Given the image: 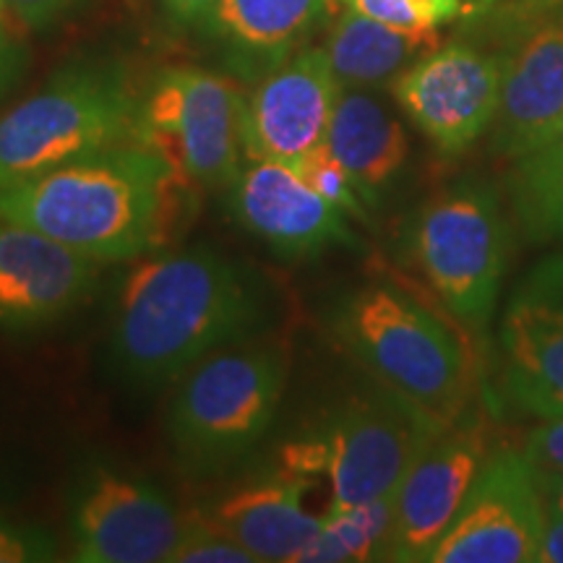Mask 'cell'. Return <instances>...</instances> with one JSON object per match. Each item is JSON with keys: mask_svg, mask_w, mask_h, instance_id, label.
Masks as SVG:
<instances>
[{"mask_svg": "<svg viewBox=\"0 0 563 563\" xmlns=\"http://www.w3.org/2000/svg\"><path fill=\"white\" fill-rule=\"evenodd\" d=\"M329 329L373 384L441 426L477 397L481 363L470 329L402 282L376 279L352 290L334 308Z\"/></svg>", "mask_w": 563, "mask_h": 563, "instance_id": "obj_3", "label": "cell"}, {"mask_svg": "<svg viewBox=\"0 0 563 563\" xmlns=\"http://www.w3.org/2000/svg\"><path fill=\"white\" fill-rule=\"evenodd\" d=\"M347 9L363 13L373 21H382V24L397 26V30L407 32H426V30H439L422 21V16L415 9L412 0H344Z\"/></svg>", "mask_w": 563, "mask_h": 563, "instance_id": "obj_29", "label": "cell"}, {"mask_svg": "<svg viewBox=\"0 0 563 563\" xmlns=\"http://www.w3.org/2000/svg\"><path fill=\"white\" fill-rule=\"evenodd\" d=\"M439 45V30H397L347 9L332 26L327 55L342 89H368L394 81Z\"/></svg>", "mask_w": 563, "mask_h": 563, "instance_id": "obj_21", "label": "cell"}, {"mask_svg": "<svg viewBox=\"0 0 563 563\" xmlns=\"http://www.w3.org/2000/svg\"><path fill=\"white\" fill-rule=\"evenodd\" d=\"M167 563H256V559L211 522L209 514H188L186 532Z\"/></svg>", "mask_w": 563, "mask_h": 563, "instance_id": "obj_25", "label": "cell"}, {"mask_svg": "<svg viewBox=\"0 0 563 563\" xmlns=\"http://www.w3.org/2000/svg\"><path fill=\"white\" fill-rule=\"evenodd\" d=\"M170 16L180 24H207V19L214 11L220 0H162Z\"/></svg>", "mask_w": 563, "mask_h": 563, "instance_id": "obj_33", "label": "cell"}, {"mask_svg": "<svg viewBox=\"0 0 563 563\" xmlns=\"http://www.w3.org/2000/svg\"><path fill=\"white\" fill-rule=\"evenodd\" d=\"M5 3L26 26L42 30V26L60 19L70 5H76V0H5Z\"/></svg>", "mask_w": 563, "mask_h": 563, "instance_id": "obj_30", "label": "cell"}, {"mask_svg": "<svg viewBox=\"0 0 563 563\" xmlns=\"http://www.w3.org/2000/svg\"><path fill=\"white\" fill-rule=\"evenodd\" d=\"M493 449L496 431L488 407L475 397L460 418L435 433L394 490L389 561H431Z\"/></svg>", "mask_w": 563, "mask_h": 563, "instance_id": "obj_9", "label": "cell"}, {"mask_svg": "<svg viewBox=\"0 0 563 563\" xmlns=\"http://www.w3.org/2000/svg\"><path fill=\"white\" fill-rule=\"evenodd\" d=\"M553 141H555V144H563V123L559 125V131H555V133H553V139H551V141H548V144H553Z\"/></svg>", "mask_w": 563, "mask_h": 563, "instance_id": "obj_37", "label": "cell"}, {"mask_svg": "<svg viewBox=\"0 0 563 563\" xmlns=\"http://www.w3.org/2000/svg\"><path fill=\"white\" fill-rule=\"evenodd\" d=\"M490 3L493 0H462V16L475 21L477 16H483V13L490 9Z\"/></svg>", "mask_w": 563, "mask_h": 563, "instance_id": "obj_36", "label": "cell"}, {"mask_svg": "<svg viewBox=\"0 0 563 563\" xmlns=\"http://www.w3.org/2000/svg\"><path fill=\"white\" fill-rule=\"evenodd\" d=\"M506 188L527 241H563V144L553 141L514 159Z\"/></svg>", "mask_w": 563, "mask_h": 563, "instance_id": "obj_22", "label": "cell"}, {"mask_svg": "<svg viewBox=\"0 0 563 563\" xmlns=\"http://www.w3.org/2000/svg\"><path fill=\"white\" fill-rule=\"evenodd\" d=\"M100 266L45 232L0 220V329L34 332L60 321L89 298Z\"/></svg>", "mask_w": 563, "mask_h": 563, "instance_id": "obj_17", "label": "cell"}, {"mask_svg": "<svg viewBox=\"0 0 563 563\" xmlns=\"http://www.w3.org/2000/svg\"><path fill=\"white\" fill-rule=\"evenodd\" d=\"M545 504L519 449H493L431 563H538Z\"/></svg>", "mask_w": 563, "mask_h": 563, "instance_id": "obj_11", "label": "cell"}, {"mask_svg": "<svg viewBox=\"0 0 563 563\" xmlns=\"http://www.w3.org/2000/svg\"><path fill=\"white\" fill-rule=\"evenodd\" d=\"M302 496L306 477L285 473L230 493L207 514L256 563H295L327 522V514L308 511Z\"/></svg>", "mask_w": 563, "mask_h": 563, "instance_id": "obj_18", "label": "cell"}, {"mask_svg": "<svg viewBox=\"0 0 563 563\" xmlns=\"http://www.w3.org/2000/svg\"><path fill=\"white\" fill-rule=\"evenodd\" d=\"M141 139V97L118 66L60 70L0 115V188Z\"/></svg>", "mask_w": 563, "mask_h": 563, "instance_id": "obj_4", "label": "cell"}, {"mask_svg": "<svg viewBox=\"0 0 563 563\" xmlns=\"http://www.w3.org/2000/svg\"><path fill=\"white\" fill-rule=\"evenodd\" d=\"M329 0H220L203 30L249 66L272 70L327 13Z\"/></svg>", "mask_w": 563, "mask_h": 563, "instance_id": "obj_20", "label": "cell"}, {"mask_svg": "<svg viewBox=\"0 0 563 563\" xmlns=\"http://www.w3.org/2000/svg\"><path fill=\"white\" fill-rule=\"evenodd\" d=\"M501 51L449 42L402 70L391 91L435 150L462 154L490 131L501 102Z\"/></svg>", "mask_w": 563, "mask_h": 563, "instance_id": "obj_10", "label": "cell"}, {"mask_svg": "<svg viewBox=\"0 0 563 563\" xmlns=\"http://www.w3.org/2000/svg\"><path fill=\"white\" fill-rule=\"evenodd\" d=\"M538 563H563V511L545 506Z\"/></svg>", "mask_w": 563, "mask_h": 563, "instance_id": "obj_31", "label": "cell"}, {"mask_svg": "<svg viewBox=\"0 0 563 563\" xmlns=\"http://www.w3.org/2000/svg\"><path fill=\"white\" fill-rule=\"evenodd\" d=\"M292 167L300 173V178L306 180L308 186L316 188V191L323 196V199L336 203L344 214L361 217L363 220L368 199H365L361 186L352 180V175L334 159V154L327 150V144L316 146L313 152L300 157Z\"/></svg>", "mask_w": 563, "mask_h": 563, "instance_id": "obj_24", "label": "cell"}, {"mask_svg": "<svg viewBox=\"0 0 563 563\" xmlns=\"http://www.w3.org/2000/svg\"><path fill=\"white\" fill-rule=\"evenodd\" d=\"M24 70V51L13 37L0 26V97L9 91Z\"/></svg>", "mask_w": 563, "mask_h": 563, "instance_id": "obj_32", "label": "cell"}, {"mask_svg": "<svg viewBox=\"0 0 563 563\" xmlns=\"http://www.w3.org/2000/svg\"><path fill=\"white\" fill-rule=\"evenodd\" d=\"M290 361L279 342L232 344L180 378L170 410L175 452L196 473H214L251 452L285 397Z\"/></svg>", "mask_w": 563, "mask_h": 563, "instance_id": "obj_6", "label": "cell"}, {"mask_svg": "<svg viewBox=\"0 0 563 563\" xmlns=\"http://www.w3.org/2000/svg\"><path fill=\"white\" fill-rule=\"evenodd\" d=\"M228 194L238 224L282 258H311L332 245H355L347 214L285 162L245 159Z\"/></svg>", "mask_w": 563, "mask_h": 563, "instance_id": "obj_16", "label": "cell"}, {"mask_svg": "<svg viewBox=\"0 0 563 563\" xmlns=\"http://www.w3.org/2000/svg\"><path fill=\"white\" fill-rule=\"evenodd\" d=\"M498 350L506 399L534 418H563V253L534 264L511 292Z\"/></svg>", "mask_w": 563, "mask_h": 563, "instance_id": "obj_13", "label": "cell"}, {"mask_svg": "<svg viewBox=\"0 0 563 563\" xmlns=\"http://www.w3.org/2000/svg\"><path fill=\"white\" fill-rule=\"evenodd\" d=\"M553 11H563V0H493L490 9L475 21L483 24V32L498 45L517 26Z\"/></svg>", "mask_w": 563, "mask_h": 563, "instance_id": "obj_27", "label": "cell"}, {"mask_svg": "<svg viewBox=\"0 0 563 563\" xmlns=\"http://www.w3.org/2000/svg\"><path fill=\"white\" fill-rule=\"evenodd\" d=\"M394 532V493L344 511L327 514L321 532L295 563L389 561Z\"/></svg>", "mask_w": 563, "mask_h": 563, "instance_id": "obj_23", "label": "cell"}, {"mask_svg": "<svg viewBox=\"0 0 563 563\" xmlns=\"http://www.w3.org/2000/svg\"><path fill=\"white\" fill-rule=\"evenodd\" d=\"M532 473L543 504L563 511V473H548V470H532Z\"/></svg>", "mask_w": 563, "mask_h": 563, "instance_id": "obj_35", "label": "cell"}, {"mask_svg": "<svg viewBox=\"0 0 563 563\" xmlns=\"http://www.w3.org/2000/svg\"><path fill=\"white\" fill-rule=\"evenodd\" d=\"M422 21L431 26H441L462 16V0H412Z\"/></svg>", "mask_w": 563, "mask_h": 563, "instance_id": "obj_34", "label": "cell"}, {"mask_svg": "<svg viewBox=\"0 0 563 563\" xmlns=\"http://www.w3.org/2000/svg\"><path fill=\"white\" fill-rule=\"evenodd\" d=\"M498 51L504 79L490 146L514 162L548 144L563 123V11L517 26Z\"/></svg>", "mask_w": 563, "mask_h": 563, "instance_id": "obj_15", "label": "cell"}, {"mask_svg": "<svg viewBox=\"0 0 563 563\" xmlns=\"http://www.w3.org/2000/svg\"><path fill=\"white\" fill-rule=\"evenodd\" d=\"M180 170L136 139L0 188V220L45 232L100 264L141 258L162 243Z\"/></svg>", "mask_w": 563, "mask_h": 563, "instance_id": "obj_2", "label": "cell"}, {"mask_svg": "<svg viewBox=\"0 0 563 563\" xmlns=\"http://www.w3.org/2000/svg\"><path fill=\"white\" fill-rule=\"evenodd\" d=\"M323 144L361 186L368 203H376L378 191L397 178L410 157L402 123L365 89H342Z\"/></svg>", "mask_w": 563, "mask_h": 563, "instance_id": "obj_19", "label": "cell"}, {"mask_svg": "<svg viewBox=\"0 0 563 563\" xmlns=\"http://www.w3.org/2000/svg\"><path fill=\"white\" fill-rule=\"evenodd\" d=\"M522 454L532 470L563 473V418H545L527 435Z\"/></svg>", "mask_w": 563, "mask_h": 563, "instance_id": "obj_28", "label": "cell"}, {"mask_svg": "<svg viewBox=\"0 0 563 563\" xmlns=\"http://www.w3.org/2000/svg\"><path fill=\"white\" fill-rule=\"evenodd\" d=\"M5 11H9V3H5V0H0V26H3V16H5Z\"/></svg>", "mask_w": 563, "mask_h": 563, "instance_id": "obj_38", "label": "cell"}, {"mask_svg": "<svg viewBox=\"0 0 563 563\" xmlns=\"http://www.w3.org/2000/svg\"><path fill=\"white\" fill-rule=\"evenodd\" d=\"M441 422L373 384L336 405L306 439L285 449L287 473L329 481L327 514L394 493Z\"/></svg>", "mask_w": 563, "mask_h": 563, "instance_id": "obj_5", "label": "cell"}, {"mask_svg": "<svg viewBox=\"0 0 563 563\" xmlns=\"http://www.w3.org/2000/svg\"><path fill=\"white\" fill-rule=\"evenodd\" d=\"M266 279L211 249L141 258L123 277L110 332L118 376L136 389L180 382L209 355L266 334Z\"/></svg>", "mask_w": 563, "mask_h": 563, "instance_id": "obj_1", "label": "cell"}, {"mask_svg": "<svg viewBox=\"0 0 563 563\" xmlns=\"http://www.w3.org/2000/svg\"><path fill=\"white\" fill-rule=\"evenodd\" d=\"M342 84L327 51L302 47L279 66L266 70L245 97V159H272L295 165L327 141Z\"/></svg>", "mask_w": 563, "mask_h": 563, "instance_id": "obj_14", "label": "cell"}, {"mask_svg": "<svg viewBox=\"0 0 563 563\" xmlns=\"http://www.w3.org/2000/svg\"><path fill=\"white\" fill-rule=\"evenodd\" d=\"M58 555V543L40 527L0 519V563H40Z\"/></svg>", "mask_w": 563, "mask_h": 563, "instance_id": "obj_26", "label": "cell"}, {"mask_svg": "<svg viewBox=\"0 0 563 563\" xmlns=\"http://www.w3.org/2000/svg\"><path fill=\"white\" fill-rule=\"evenodd\" d=\"M245 95L228 76L194 66L162 70L141 100V139L203 188H230L245 165Z\"/></svg>", "mask_w": 563, "mask_h": 563, "instance_id": "obj_8", "label": "cell"}, {"mask_svg": "<svg viewBox=\"0 0 563 563\" xmlns=\"http://www.w3.org/2000/svg\"><path fill=\"white\" fill-rule=\"evenodd\" d=\"M180 514L152 483L95 467L76 490L70 509L74 561L167 563L186 532Z\"/></svg>", "mask_w": 563, "mask_h": 563, "instance_id": "obj_12", "label": "cell"}, {"mask_svg": "<svg viewBox=\"0 0 563 563\" xmlns=\"http://www.w3.org/2000/svg\"><path fill=\"white\" fill-rule=\"evenodd\" d=\"M407 249L441 306L470 334H485L511 249V224L496 188L483 178L443 186L415 211Z\"/></svg>", "mask_w": 563, "mask_h": 563, "instance_id": "obj_7", "label": "cell"}]
</instances>
